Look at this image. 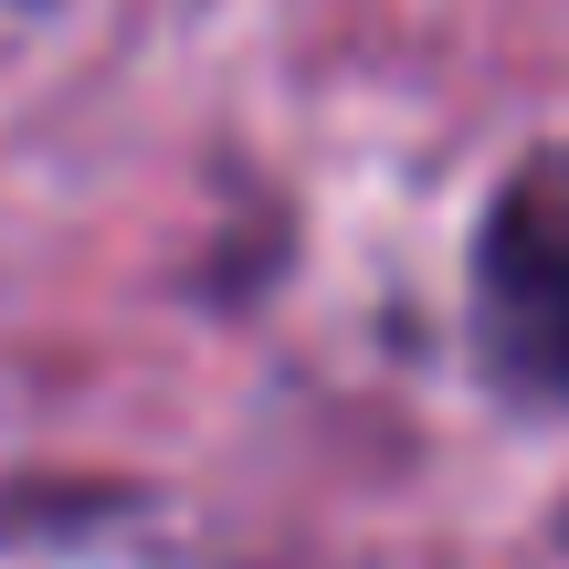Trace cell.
<instances>
[{"mask_svg": "<svg viewBox=\"0 0 569 569\" xmlns=\"http://www.w3.org/2000/svg\"><path fill=\"white\" fill-rule=\"evenodd\" d=\"M475 306L486 348L538 390H569V148L528 159L486 211L475 243Z\"/></svg>", "mask_w": 569, "mask_h": 569, "instance_id": "1", "label": "cell"}]
</instances>
